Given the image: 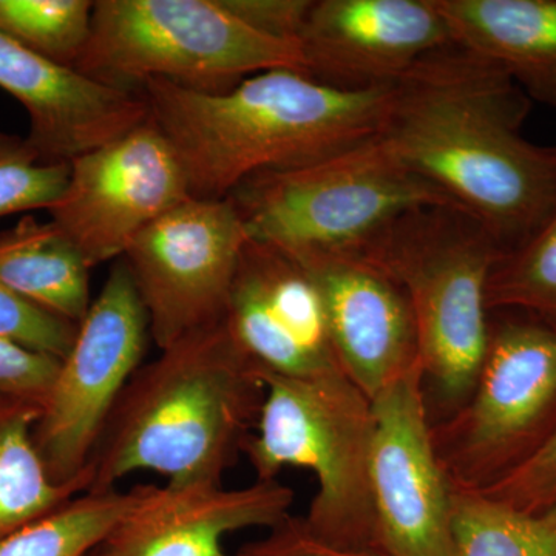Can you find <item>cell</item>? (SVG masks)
<instances>
[{
	"label": "cell",
	"instance_id": "1",
	"mask_svg": "<svg viewBox=\"0 0 556 556\" xmlns=\"http://www.w3.org/2000/svg\"><path fill=\"white\" fill-rule=\"evenodd\" d=\"M529 109L506 73L453 46L396 84L380 138L508 252L556 211V148L522 137Z\"/></svg>",
	"mask_w": 556,
	"mask_h": 556
},
{
	"label": "cell",
	"instance_id": "2",
	"mask_svg": "<svg viewBox=\"0 0 556 556\" xmlns=\"http://www.w3.org/2000/svg\"><path fill=\"white\" fill-rule=\"evenodd\" d=\"M141 94L177 152L190 197L223 200L262 172L305 166L379 137L396 84L342 89L276 68L219 93L153 79Z\"/></svg>",
	"mask_w": 556,
	"mask_h": 556
},
{
	"label": "cell",
	"instance_id": "3",
	"mask_svg": "<svg viewBox=\"0 0 556 556\" xmlns=\"http://www.w3.org/2000/svg\"><path fill=\"white\" fill-rule=\"evenodd\" d=\"M265 397L262 369L225 320L163 348L121 394L89 464V490L135 473L170 485L223 484L243 455Z\"/></svg>",
	"mask_w": 556,
	"mask_h": 556
},
{
	"label": "cell",
	"instance_id": "4",
	"mask_svg": "<svg viewBox=\"0 0 556 556\" xmlns=\"http://www.w3.org/2000/svg\"><path fill=\"white\" fill-rule=\"evenodd\" d=\"M504 252L482 223L455 206L409 211L358 252L407 294L434 420L463 407L477 383L492 325L486 289Z\"/></svg>",
	"mask_w": 556,
	"mask_h": 556
},
{
	"label": "cell",
	"instance_id": "5",
	"mask_svg": "<svg viewBox=\"0 0 556 556\" xmlns=\"http://www.w3.org/2000/svg\"><path fill=\"white\" fill-rule=\"evenodd\" d=\"M228 200L249 239L299 262L358 254L415 208L460 207L405 167L380 135L316 163L254 175Z\"/></svg>",
	"mask_w": 556,
	"mask_h": 556
},
{
	"label": "cell",
	"instance_id": "6",
	"mask_svg": "<svg viewBox=\"0 0 556 556\" xmlns=\"http://www.w3.org/2000/svg\"><path fill=\"white\" fill-rule=\"evenodd\" d=\"M262 375L265 397L243 448L255 479L274 481L283 468H306L317 482L303 517L309 529L331 543L375 548L371 399L343 372Z\"/></svg>",
	"mask_w": 556,
	"mask_h": 556
},
{
	"label": "cell",
	"instance_id": "7",
	"mask_svg": "<svg viewBox=\"0 0 556 556\" xmlns=\"http://www.w3.org/2000/svg\"><path fill=\"white\" fill-rule=\"evenodd\" d=\"M75 68L131 93L153 79L219 93L268 70L306 73L299 46L254 30L223 0H98Z\"/></svg>",
	"mask_w": 556,
	"mask_h": 556
},
{
	"label": "cell",
	"instance_id": "8",
	"mask_svg": "<svg viewBox=\"0 0 556 556\" xmlns=\"http://www.w3.org/2000/svg\"><path fill=\"white\" fill-rule=\"evenodd\" d=\"M492 314L489 345L463 407L431 422L452 492H482L533 455L556 428V324Z\"/></svg>",
	"mask_w": 556,
	"mask_h": 556
},
{
	"label": "cell",
	"instance_id": "9",
	"mask_svg": "<svg viewBox=\"0 0 556 556\" xmlns=\"http://www.w3.org/2000/svg\"><path fill=\"white\" fill-rule=\"evenodd\" d=\"M150 339L129 266L118 263L80 320L35 428L36 448L56 484L89 490L91 456L121 394L142 367Z\"/></svg>",
	"mask_w": 556,
	"mask_h": 556
},
{
	"label": "cell",
	"instance_id": "10",
	"mask_svg": "<svg viewBox=\"0 0 556 556\" xmlns=\"http://www.w3.org/2000/svg\"><path fill=\"white\" fill-rule=\"evenodd\" d=\"M249 241L228 199H189L131 241L124 254L160 350L225 320Z\"/></svg>",
	"mask_w": 556,
	"mask_h": 556
},
{
	"label": "cell",
	"instance_id": "11",
	"mask_svg": "<svg viewBox=\"0 0 556 556\" xmlns=\"http://www.w3.org/2000/svg\"><path fill=\"white\" fill-rule=\"evenodd\" d=\"M190 197L177 152L152 118L70 163L51 222L89 268L126 254L131 241Z\"/></svg>",
	"mask_w": 556,
	"mask_h": 556
},
{
	"label": "cell",
	"instance_id": "12",
	"mask_svg": "<svg viewBox=\"0 0 556 556\" xmlns=\"http://www.w3.org/2000/svg\"><path fill=\"white\" fill-rule=\"evenodd\" d=\"M369 457L375 551L452 556V486L439 463L422 368L372 399Z\"/></svg>",
	"mask_w": 556,
	"mask_h": 556
},
{
	"label": "cell",
	"instance_id": "13",
	"mask_svg": "<svg viewBox=\"0 0 556 556\" xmlns=\"http://www.w3.org/2000/svg\"><path fill=\"white\" fill-rule=\"evenodd\" d=\"M306 75L342 89L394 86L456 46L434 0H317L299 38Z\"/></svg>",
	"mask_w": 556,
	"mask_h": 556
},
{
	"label": "cell",
	"instance_id": "14",
	"mask_svg": "<svg viewBox=\"0 0 556 556\" xmlns=\"http://www.w3.org/2000/svg\"><path fill=\"white\" fill-rule=\"evenodd\" d=\"M225 325L262 371L294 378L343 372L316 281L269 244L249 239L241 252Z\"/></svg>",
	"mask_w": 556,
	"mask_h": 556
},
{
	"label": "cell",
	"instance_id": "15",
	"mask_svg": "<svg viewBox=\"0 0 556 556\" xmlns=\"http://www.w3.org/2000/svg\"><path fill=\"white\" fill-rule=\"evenodd\" d=\"M299 263L320 291L340 368L365 396L372 401L420 367L412 305L393 277L358 254Z\"/></svg>",
	"mask_w": 556,
	"mask_h": 556
},
{
	"label": "cell",
	"instance_id": "16",
	"mask_svg": "<svg viewBox=\"0 0 556 556\" xmlns=\"http://www.w3.org/2000/svg\"><path fill=\"white\" fill-rule=\"evenodd\" d=\"M294 500V490L278 479L240 489L152 484L90 556H233L226 538L273 529L291 517Z\"/></svg>",
	"mask_w": 556,
	"mask_h": 556
},
{
	"label": "cell",
	"instance_id": "17",
	"mask_svg": "<svg viewBox=\"0 0 556 556\" xmlns=\"http://www.w3.org/2000/svg\"><path fill=\"white\" fill-rule=\"evenodd\" d=\"M0 89L27 110V141L50 164H70L149 118L141 93L115 89L40 56L0 33Z\"/></svg>",
	"mask_w": 556,
	"mask_h": 556
},
{
	"label": "cell",
	"instance_id": "18",
	"mask_svg": "<svg viewBox=\"0 0 556 556\" xmlns=\"http://www.w3.org/2000/svg\"><path fill=\"white\" fill-rule=\"evenodd\" d=\"M456 46L556 108V0H434Z\"/></svg>",
	"mask_w": 556,
	"mask_h": 556
},
{
	"label": "cell",
	"instance_id": "19",
	"mask_svg": "<svg viewBox=\"0 0 556 556\" xmlns=\"http://www.w3.org/2000/svg\"><path fill=\"white\" fill-rule=\"evenodd\" d=\"M0 285L75 325L91 305L89 265L51 219L25 217L0 230Z\"/></svg>",
	"mask_w": 556,
	"mask_h": 556
},
{
	"label": "cell",
	"instance_id": "20",
	"mask_svg": "<svg viewBox=\"0 0 556 556\" xmlns=\"http://www.w3.org/2000/svg\"><path fill=\"white\" fill-rule=\"evenodd\" d=\"M40 416L38 402L0 391V538L83 493L50 478L35 444Z\"/></svg>",
	"mask_w": 556,
	"mask_h": 556
},
{
	"label": "cell",
	"instance_id": "21",
	"mask_svg": "<svg viewBox=\"0 0 556 556\" xmlns=\"http://www.w3.org/2000/svg\"><path fill=\"white\" fill-rule=\"evenodd\" d=\"M152 484L87 490L0 538V556H90Z\"/></svg>",
	"mask_w": 556,
	"mask_h": 556
},
{
	"label": "cell",
	"instance_id": "22",
	"mask_svg": "<svg viewBox=\"0 0 556 556\" xmlns=\"http://www.w3.org/2000/svg\"><path fill=\"white\" fill-rule=\"evenodd\" d=\"M452 556H556V506L525 514L481 493L453 492Z\"/></svg>",
	"mask_w": 556,
	"mask_h": 556
},
{
	"label": "cell",
	"instance_id": "23",
	"mask_svg": "<svg viewBox=\"0 0 556 556\" xmlns=\"http://www.w3.org/2000/svg\"><path fill=\"white\" fill-rule=\"evenodd\" d=\"M486 303L492 313H521L556 324V211L521 247L501 255Z\"/></svg>",
	"mask_w": 556,
	"mask_h": 556
},
{
	"label": "cell",
	"instance_id": "24",
	"mask_svg": "<svg viewBox=\"0 0 556 556\" xmlns=\"http://www.w3.org/2000/svg\"><path fill=\"white\" fill-rule=\"evenodd\" d=\"M93 7L89 0H0V33L75 67L90 39Z\"/></svg>",
	"mask_w": 556,
	"mask_h": 556
},
{
	"label": "cell",
	"instance_id": "25",
	"mask_svg": "<svg viewBox=\"0 0 556 556\" xmlns=\"http://www.w3.org/2000/svg\"><path fill=\"white\" fill-rule=\"evenodd\" d=\"M70 164L40 160L27 138L0 131V218L50 211L67 188Z\"/></svg>",
	"mask_w": 556,
	"mask_h": 556
},
{
	"label": "cell",
	"instance_id": "26",
	"mask_svg": "<svg viewBox=\"0 0 556 556\" xmlns=\"http://www.w3.org/2000/svg\"><path fill=\"white\" fill-rule=\"evenodd\" d=\"M76 331L78 325L31 305L0 285V338L62 361Z\"/></svg>",
	"mask_w": 556,
	"mask_h": 556
},
{
	"label": "cell",
	"instance_id": "27",
	"mask_svg": "<svg viewBox=\"0 0 556 556\" xmlns=\"http://www.w3.org/2000/svg\"><path fill=\"white\" fill-rule=\"evenodd\" d=\"M481 493L525 514H540L556 506V428L525 463Z\"/></svg>",
	"mask_w": 556,
	"mask_h": 556
},
{
	"label": "cell",
	"instance_id": "28",
	"mask_svg": "<svg viewBox=\"0 0 556 556\" xmlns=\"http://www.w3.org/2000/svg\"><path fill=\"white\" fill-rule=\"evenodd\" d=\"M61 358L0 338V391L46 404L56 379Z\"/></svg>",
	"mask_w": 556,
	"mask_h": 556
},
{
	"label": "cell",
	"instance_id": "29",
	"mask_svg": "<svg viewBox=\"0 0 556 556\" xmlns=\"http://www.w3.org/2000/svg\"><path fill=\"white\" fill-rule=\"evenodd\" d=\"M233 556H383L369 547H350L318 536L303 517L285 519L258 540L244 544Z\"/></svg>",
	"mask_w": 556,
	"mask_h": 556
},
{
	"label": "cell",
	"instance_id": "30",
	"mask_svg": "<svg viewBox=\"0 0 556 556\" xmlns=\"http://www.w3.org/2000/svg\"><path fill=\"white\" fill-rule=\"evenodd\" d=\"M226 9L269 38L299 46L311 0H223ZM300 47V46H299Z\"/></svg>",
	"mask_w": 556,
	"mask_h": 556
}]
</instances>
